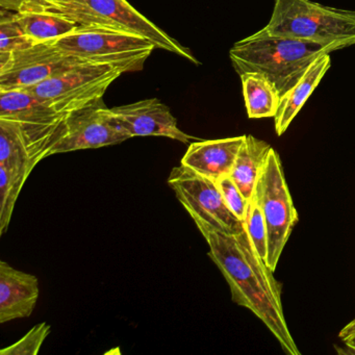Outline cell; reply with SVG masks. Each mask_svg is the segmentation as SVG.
I'll use <instances>...</instances> for the list:
<instances>
[{
    "label": "cell",
    "instance_id": "obj_23",
    "mask_svg": "<svg viewBox=\"0 0 355 355\" xmlns=\"http://www.w3.org/2000/svg\"><path fill=\"white\" fill-rule=\"evenodd\" d=\"M216 182L228 209L241 221L244 222L249 201L245 198L244 195L230 175L222 176Z\"/></svg>",
    "mask_w": 355,
    "mask_h": 355
},
{
    "label": "cell",
    "instance_id": "obj_25",
    "mask_svg": "<svg viewBox=\"0 0 355 355\" xmlns=\"http://www.w3.org/2000/svg\"><path fill=\"white\" fill-rule=\"evenodd\" d=\"M338 338H340L343 342L355 340V318L352 321L349 322L345 327L342 328L340 334H338Z\"/></svg>",
    "mask_w": 355,
    "mask_h": 355
},
{
    "label": "cell",
    "instance_id": "obj_9",
    "mask_svg": "<svg viewBox=\"0 0 355 355\" xmlns=\"http://www.w3.org/2000/svg\"><path fill=\"white\" fill-rule=\"evenodd\" d=\"M167 184L194 221L227 234H238L244 230V222L224 202L216 180L180 164L170 172Z\"/></svg>",
    "mask_w": 355,
    "mask_h": 355
},
{
    "label": "cell",
    "instance_id": "obj_1",
    "mask_svg": "<svg viewBox=\"0 0 355 355\" xmlns=\"http://www.w3.org/2000/svg\"><path fill=\"white\" fill-rule=\"evenodd\" d=\"M194 222L209 245V257L230 286L232 301L252 311L286 354L300 355L284 317L280 284L257 255L245 227L240 234H227Z\"/></svg>",
    "mask_w": 355,
    "mask_h": 355
},
{
    "label": "cell",
    "instance_id": "obj_16",
    "mask_svg": "<svg viewBox=\"0 0 355 355\" xmlns=\"http://www.w3.org/2000/svg\"><path fill=\"white\" fill-rule=\"evenodd\" d=\"M271 148L265 141L245 135L230 176L248 201L252 198L255 184Z\"/></svg>",
    "mask_w": 355,
    "mask_h": 355
},
{
    "label": "cell",
    "instance_id": "obj_17",
    "mask_svg": "<svg viewBox=\"0 0 355 355\" xmlns=\"http://www.w3.org/2000/svg\"><path fill=\"white\" fill-rule=\"evenodd\" d=\"M240 78L248 117L250 119L275 117L282 98L275 85L261 73H245Z\"/></svg>",
    "mask_w": 355,
    "mask_h": 355
},
{
    "label": "cell",
    "instance_id": "obj_3",
    "mask_svg": "<svg viewBox=\"0 0 355 355\" xmlns=\"http://www.w3.org/2000/svg\"><path fill=\"white\" fill-rule=\"evenodd\" d=\"M19 12L55 14L78 26H103L132 33L150 41L155 49L175 53L192 63L199 61L189 49L137 11L126 0H28Z\"/></svg>",
    "mask_w": 355,
    "mask_h": 355
},
{
    "label": "cell",
    "instance_id": "obj_13",
    "mask_svg": "<svg viewBox=\"0 0 355 355\" xmlns=\"http://www.w3.org/2000/svg\"><path fill=\"white\" fill-rule=\"evenodd\" d=\"M40 297L37 276L0 261V323L28 318Z\"/></svg>",
    "mask_w": 355,
    "mask_h": 355
},
{
    "label": "cell",
    "instance_id": "obj_5",
    "mask_svg": "<svg viewBox=\"0 0 355 355\" xmlns=\"http://www.w3.org/2000/svg\"><path fill=\"white\" fill-rule=\"evenodd\" d=\"M66 116L28 91H0V118L16 122L34 168L59 142Z\"/></svg>",
    "mask_w": 355,
    "mask_h": 355
},
{
    "label": "cell",
    "instance_id": "obj_14",
    "mask_svg": "<svg viewBox=\"0 0 355 355\" xmlns=\"http://www.w3.org/2000/svg\"><path fill=\"white\" fill-rule=\"evenodd\" d=\"M244 139L243 135L191 143L180 164L201 175L218 180L222 176L230 175Z\"/></svg>",
    "mask_w": 355,
    "mask_h": 355
},
{
    "label": "cell",
    "instance_id": "obj_19",
    "mask_svg": "<svg viewBox=\"0 0 355 355\" xmlns=\"http://www.w3.org/2000/svg\"><path fill=\"white\" fill-rule=\"evenodd\" d=\"M33 170L24 165H0V236L9 230L20 192Z\"/></svg>",
    "mask_w": 355,
    "mask_h": 355
},
{
    "label": "cell",
    "instance_id": "obj_4",
    "mask_svg": "<svg viewBox=\"0 0 355 355\" xmlns=\"http://www.w3.org/2000/svg\"><path fill=\"white\" fill-rule=\"evenodd\" d=\"M259 32L329 45L340 51L355 45V11L311 0H274L271 18Z\"/></svg>",
    "mask_w": 355,
    "mask_h": 355
},
{
    "label": "cell",
    "instance_id": "obj_10",
    "mask_svg": "<svg viewBox=\"0 0 355 355\" xmlns=\"http://www.w3.org/2000/svg\"><path fill=\"white\" fill-rule=\"evenodd\" d=\"M85 63L90 62L63 53L51 42L0 53V91L22 90Z\"/></svg>",
    "mask_w": 355,
    "mask_h": 355
},
{
    "label": "cell",
    "instance_id": "obj_11",
    "mask_svg": "<svg viewBox=\"0 0 355 355\" xmlns=\"http://www.w3.org/2000/svg\"><path fill=\"white\" fill-rule=\"evenodd\" d=\"M130 136L114 117L103 99L76 111L70 112L64 121L59 142L51 155L72 151L113 146L128 140Z\"/></svg>",
    "mask_w": 355,
    "mask_h": 355
},
{
    "label": "cell",
    "instance_id": "obj_8",
    "mask_svg": "<svg viewBox=\"0 0 355 355\" xmlns=\"http://www.w3.org/2000/svg\"><path fill=\"white\" fill-rule=\"evenodd\" d=\"M125 72L132 69L117 64L85 63L22 90L40 97L67 115L103 99L109 87Z\"/></svg>",
    "mask_w": 355,
    "mask_h": 355
},
{
    "label": "cell",
    "instance_id": "obj_2",
    "mask_svg": "<svg viewBox=\"0 0 355 355\" xmlns=\"http://www.w3.org/2000/svg\"><path fill=\"white\" fill-rule=\"evenodd\" d=\"M334 51L338 49L329 45L257 32L236 42L230 49V59L239 76L263 74L284 96L320 55Z\"/></svg>",
    "mask_w": 355,
    "mask_h": 355
},
{
    "label": "cell",
    "instance_id": "obj_6",
    "mask_svg": "<svg viewBox=\"0 0 355 355\" xmlns=\"http://www.w3.org/2000/svg\"><path fill=\"white\" fill-rule=\"evenodd\" d=\"M252 198L265 218L268 230L267 265L274 272L298 222V211L288 190L282 159L273 147L259 173Z\"/></svg>",
    "mask_w": 355,
    "mask_h": 355
},
{
    "label": "cell",
    "instance_id": "obj_15",
    "mask_svg": "<svg viewBox=\"0 0 355 355\" xmlns=\"http://www.w3.org/2000/svg\"><path fill=\"white\" fill-rule=\"evenodd\" d=\"M331 67L330 53L320 55L305 72L298 83L280 98L277 114L274 117L275 132L282 136L290 128L313 91L319 86L328 70Z\"/></svg>",
    "mask_w": 355,
    "mask_h": 355
},
{
    "label": "cell",
    "instance_id": "obj_7",
    "mask_svg": "<svg viewBox=\"0 0 355 355\" xmlns=\"http://www.w3.org/2000/svg\"><path fill=\"white\" fill-rule=\"evenodd\" d=\"M55 49L90 63L117 64L132 71L143 69L155 46L143 37L103 26H80L51 41Z\"/></svg>",
    "mask_w": 355,
    "mask_h": 355
},
{
    "label": "cell",
    "instance_id": "obj_21",
    "mask_svg": "<svg viewBox=\"0 0 355 355\" xmlns=\"http://www.w3.org/2000/svg\"><path fill=\"white\" fill-rule=\"evenodd\" d=\"M245 230L257 255L267 263L268 230L265 218L254 199L251 198L244 220Z\"/></svg>",
    "mask_w": 355,
    "mask_h": 355
},
{
    "label": "cell",
    "instance_id": "obj_24",
    "mask_svg": "<svg viewBox=\"0 0 355 355\" xmlns=\"http://www.w3.org/2000/svg\"><path fill=\"white\" fill-rule=\"evenodd\" d=\"M28 0H0V9L19 12Z\"/></svg>",
    "mask_w": 355,
    "mask_h": 355
},
{
    "label": "cell",
    "instance_id": "obj_12",
    "mask_svg": "<svg viewBox=\"0 0 355 355\" xmlns=\"http://www.w3.org/2000/svg\"><path fill=\"white\" fill-rule=\"evenodd\" d=\"M111 112L130 139L164 137L184 144L195 139L178 128V120L169 107L157 98L112 107Z\"/></svg>",
    "mask_w": 355,
    "mask_h": 355
},
{
    "label": "cell",
    "instance_id": "obj_18",
    "mask_svg": "<svg viewBox=\"0 0 355 355\" xmlns=\"http://www.w3.org/2000/svg\"><path fill=\"white\" fill-rule=\"evenodd\" d=\"M15 18L24 34L36 44L57 40L80 28L71 20L55 14L16 12Z\"/></svg>",
    "mask_w": 355,
    "mask_h": 355
},
{
    "label": "cell",
    "instance_id": "obj_20",
    "mask_svg": "<svg viewBox=\"0 0 355 355\" xmlns=\"http://www.w3.org/2000/svg\"><path fill=\"white\" fill-rule=\"evenodd\" d=\"M15 13L3 9L0 12V53H14L36 44L16 21Z\"/></svg>",
    "mask_w": 355,
    "mask_h": 355
},
{
    "label": "cell",
    "instance_id": "obj_22",
    "mask_svg": "<svg viewBox=\"0 0 355 355\" xmlns=\"http://www.w3.org/2000/svg\"><path fill=\"white\" fill-rule=\"evenodd\" d=\"M51 332V326L46 322L37 324L19 340L0 351V355H37Z\"/></svg>",
    "mask_w": 355,
    "mask_h": 355
}]
</instances>
